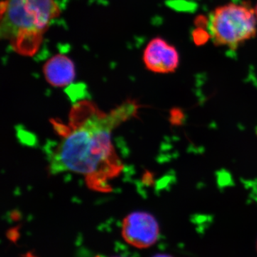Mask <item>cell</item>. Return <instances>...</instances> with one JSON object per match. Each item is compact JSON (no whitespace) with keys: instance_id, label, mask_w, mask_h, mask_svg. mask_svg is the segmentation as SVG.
Listing matches in <instances>:
<instances>
[{"instance_id":"obj_8","label":"cell","mask_w":257,"mask_h":257,"mask_svg":"<svg viewBox=\"0 0 257 257\" xmlns=\"http://www.w3.org/2000/svg\"><path fill=\"white\" fill-rule=\"evenodd\" d=\"M254 13H255V15H256V18L257 19V4L256 5V8H255Z\"/></svg>"},{"instance_id":"obj_6","label":"cell","mask_w":257,"mask_h":257,"mask_svg":"<svg viewBox=\"0 0 257 257\" xmlns=\"http://www.w3.org/2000/svg\"><path fill=\"white\" fill-rule=\"evenodd\" d=\"M43 73L47 82L55 87L68 86L75 77V67L69 57L57 55L47 61L43 67Z\"/></svg>"},{"instance_id":"obj_2","label":"cell","mask_w":257,"mask_h":257,"mask_svg":"<svg viewBox=\"0 0 257 257\" xmlns=\"http://www.w3.org/2000/svg\"><path fill=\"white\" fill-rule=\"evenodd\" d=\"M60 12L56 0H5L1 6L2 38L20 55H33Z\"/></svg>"},{"instance_id":"obj_3","label":"cell","mask_w":257,"mask_h":257,"mask_svg":"<svg viewBox=\"0 0 257 257\" xmlns=\"http://www.w3.org/2000/svg\"><path fill=\"white\" fill-rule=\"evenodd\" d=\"M254 10L245 5L227 4L211 12L208 30L212 42L217 46L235 50L256 34Z\"/></svg>"},{"instance_id":"obj_5","label":"cell","mask_w":257,"mask_h":257,"mask_svg":"<svg viewBox=\"0 0 257 257\" xmlns=\"http://www.w3.org/2000/svg\"><path fill=\"white\" fill-rule=\"evenodd\" d=\"M145 65L157 74H168L178 68L179 55L177 49L161 37L149 42L143 54Z\"/></svg>"},{"instance_id":"obj_9","label":"cell","mask_w":257,"mask_h":257,"mask_svg":"<svg viewBox=\"0 0 257 257\" xmlns=\"http://www.w3.org/2000/svg\"><path fill=\"white\" fill-rule=\"evenodd\" d=\"M26 257H35V256H32V255L30 254V253H28V256H27Z\"/></svg>"},{"instance_id":"obj_10","label":"cell","mask_w":257,"mask_h":257,"mask_svg":"<svg viewBox=\"0 0 257 257\" xmlns=\"http://www.w3.org/2000/svg\"><path fill=\"white\" fill-rule=\"evenodd\" d=\"M256 248H257V243H256Z\"/></svg>"},{"instance_id":"obj_1","label":"cell","mask_w":257,"mask_h":257,"mask_svg":"<svg viewBox=\"0 0 257 257\" xmlns=\"http://www.w3.org/2000/svg\"><path fill=\"white\" fill-rule=\"evenodd\" d=\"M138 106L126 102L109 114H94L57 143L48 157L52 175L73 172L92 175L99 171L112 152L111 133L136 114Z\"/></svg>"},{"instance_id":"obj_7","label":"cell","mask_w":257,"mask_h":257,"mask_svg":"<svg viewBox=\"0 0 257 257\" xmlns=\"http://www.w3.org/2000/svg\"><path fill=\"white\" fill-rule=\"evenodd\" d=\"M152 257H173L170 256L169 254H165V253H158V254L155 255V256Z\"/></svg>"},{"instance_id":"obj_4","label":"cell","mask_w":257,"mask_h":257,"mask_svg":"<svg viewBox=\"0 0 257 257\" xmlns=\"http://www.w3.org/2000/svg\"><path fill=\"white\" fill-rule=\"evenodd\" d=\"M121 234L125 241L139 248L150 247L160 236V226L155 216L145 211H135L124 218Z\"/></svg>"}]
</instances>
